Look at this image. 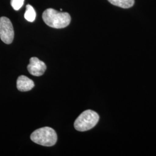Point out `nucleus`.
I'll use <instances>...</instances> for the list:
<instances>
[{"instance_id": "f257e3e1", "label": "nucleus", "mask_w": 156, "mask_h": 156, "mask_svg": "<svg viewBox=\"0 0 156 156\" xmlns=\"http://www.w3.org/2000/svg\"><path fill=\"white\" fill-rule=\"evenodd\" d=\"M44 22L50 27L62 28L67 27L71 22V17L67 12L56 11L52 8H48L42 14Z\"/></svg>"}, {"instance_id": "0eeeda50", "label": "nucleus", "mask_w": 156, "mask_h": 156, "mask_svg": "<svg viewBox=\"0 0 156 156\" xmlns=\"http://www.w3.org/2000/svg\"><path fill=\"white\" fill-rule=\"evenodd\" d=\"M111 4L115 6L127 9L134 5L135 0H108Z\"/></svg>"}, {"instance_id": "423d86ee", "label": "nucleus", "mask_w": 156, "mask_h": 156, "mask_svg": "<svg viewBox=\"0 0 156 156\" xmlns=\"http://www.w3.org/2000/svg\"><path fill=\"white\" fill-rule=\"evenodd\" d=\"M35 84L33 81L28 77L21 75L17 80V88L20 91H28L32 89Z\"/></svg>"}, {"instance_id": "7ed1b4c3", "label": "nucleus", "mask_w": 156, "mask_h": 156, "mask_svg": "<svg viewBox=\"0 0 156 156\" xmlns=\"http://www.w3.org/2000/svg\"><path fill=\"white\" fill-rule=\"evenodd\" d=\"M99 115L95 112L87 110L81 113L74 123V127L78 131H86L94 127L99 121Z\"/></svg>"}, {"instance_id": "1a4fd4ad", "label": "nucleus", "mask_w": 156, "mask_h": 156, "mask_svg": "<svg viewBox=\"0 0 156 156\" xmlns=\"http://www.w3.org/2000/svg\"><path fill=\"white\" fill-rule=\"evenodd\" d=\"M24 2V0H11V4L15 11H18L22 7Z\"/></svg>"}, {"instance_id": "f03ea898", "label": "nucleus", "mask_w": 156, "mask_h": 156, "mask_svg": "<svg viewBox=\"0 0 156 156\" xmlns=\"http://www.w3.org/2000/svg\"><path fill=\"white\" fill-rule=\"evenodd\" d=\"M30 138L38 145L52 146L57 142V135L53 128L45 127L34 131L31 135Z\"/></svg>"}, {"instance_id": "39448f33", "label": "nucleus", "mask_w": 156, "mask_h": 156, "mask_svg": "<svg viewBox=\"0 0 156 156\" xmlns=\"http://www.w3.org/2000/svg\"><path fill=\"white\" fill-rule=\"evenodd\" d=\"M29 73L35 76H42L46 69V66L44 62H42L37 57H31L30 59V64L27 66Z\"/></svg>"}, {"instance_id": "6e6552de", "label": "nucleus", "mask_w": 156, "mask_h": 156, "mask_svg": "<svg viewBox=\"0 0 156 156\" xmlns=\"http://www.w3.org/2000/svg\"><path fill=\"white\" fill-rule=\"evenodd\" d=\"M36 17V12L31 5H27L26 11L24 13V18L30 22H33Z\"/></svg>"}, {"instance_id": "20e7f679", "label": "nucleus", "mask_w": 156, "mask_h": 156, "mask_svg": "<svg viewBox=\"0 0 156 156\" xmlns=\"http://www.w3.org/2000/svg\"><path fill=\"white\" fill-rule=\"evenodd\" d=\"M0 38L6 44H11L14 38L13 25L6 17H0Z\"/></svg>"}, {"instance_id": "9d476101", "label": "nucleus", "mask_w": 156, "mask_h": 156, "mask_svg": "<svg viewBox=\"0 0 156 156\" xmlns=\"http://www.w3.org/2000/svg\"><path fill=\"white\" fill-rule=\"evenodd\" d=\"M62 9H60V11L62 12Z\"/></svg>"}]
</instances>
